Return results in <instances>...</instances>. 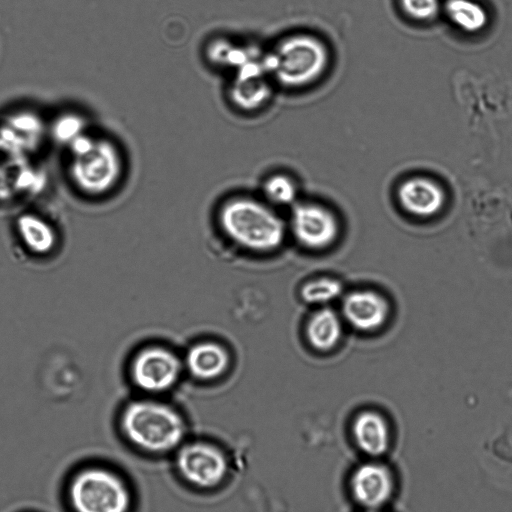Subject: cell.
<instances>
[{"mask_svg": "<svg viewBox=\"0 0 512 512\" xmlns=\"http://www.w3.org/2000/svg\"><path fill=\"white\" fill-rule=\"evenodd\" d=\"M119 424L125 440L147 455L174 454L187 440L184 416L169 403L151 397L129 402Z\"/></svg>", "mask_w": 512, "mask_h": 512, "instance_id": "6da1fadb", "label": "cell"}, {"mask_svg": "<svg viewBox=\"0 0 512 512\" xmlns=\"http://www.w3.org/2000/svg\"><path fill=\"white\" fill-rule=\"evenodd\" d=\"M218 219L225 235L249 251L271 252L279 248L285 239L283 218L262 197L231 196L221 204Z\"/></svg>", "mask_w": 512, "mask_h": 512, "instance_id": "7a4b0ae2", "label": "cell"}, {"mask_svg": "<svg viewBox=\"0 0 512 512\" xmlns=\"http://www.w3.org/2000/svg\"><path fill=\"white\" fill-rule=\"evenodd\" d=\"M264 61L275 86L296 90L321 77L328 65L329 53L318 37L295 32L282 36L265 50Z\"/></svg>", "mask_w": 512, "mask_h": 512, "instance_id": "3957f363", "label": "cell"}, {"mask_svg": "<svg viewBox=\"0 0 512 512\" xmlns=\"http://www.w3.org/2000/svg\"><path fill=\"white\" fill-rule=\"evenodd\" d=\"M68 492L75 512H131L133 509L134 496L127 480L103 466L77 472Z\"/></svg>", "mask_w": 512, "mask_h": 512, "instance_id": "277c9868", "label": "cell"}, {"mask_svg": "<svg viewBox=\"0 0 512 512\" xmlns=\"http://www.w3.org/2000/svg\"><path fill=\"white\" fill-rule=\"evenodd\" d=\"M125 173V158L116 142L96 137L92 148L80 156H72L69 176L83 193L99 196L113 190Z\"/></svg>", "mask_w": 512, "mask_h": 512, "instance_id": "5b68a950", "label": "cell"}, {"mask_svg": "<svg viewBox=\"0 0 512 512\" xmlns=\"http://www.w3.org/2000/svg\"><path fill=\"white\" fill-rule=\"evenodd\" d=\"M178 476L190 487L210 491L223 485L230 472V460L218 444L186 440L173 454Z\"/></svg>", "mask_w": 512, "mask_h": 512, "instance_id": "8992f818", "label": "cell"}, {"mask_svg": "<svg viewBox=\"0 0 512 512\" xmlns=\"http://www.w3.org/2000/svg\"><path fill=\"white\" fill-rule=\"evenodd\" d=\"M264 55L265 51L261 50L231 73L226 87V98L238 112H259L272 99L275 85L267 73Z\"/></svg>", "mask_w": 512, "mask_h": 512, "instance_id": "52a82bcc", "label": "cell"}, {"mask_svg": "<svg viewBox=\"0 0 512 512\" xmlns=\"http://www.w3.org/2000/svg\"><path fill=\"white\" fill-rule=\"evenodd\" d=\"M184 362L167 347L150 345L139 350L130 365L133 384L142 392L160 394L178 382Z\"/></svg>", "mask_w": 512, "mask_h": 512, "instance_id": "ba28073f", "label": "cell"}, {"mask_svg": "<svg viewBox=\"0 0 512 512\" xmlns=\"http://www.w3.org/2000/svg\"><path fill=\"white\" fill-rule=\"evenodd\" d=\"M289 225L296 241L309 249L325 248L338 235V222L334 214L314 202L297 201L291 207Z\"/></svg>", "mask_w": 512, "mask_h": 512, "instance_id": "9c48e42d", "label": "cell"}, {"mask_svg": "<svg viewBox=\"0 0 512 512\" xmlns=\"http://www.w3.org/2000/svg\"><path fill=\"white\" fill-rule=\"evenodd\" d=\"M396 484L392 470L379 461L358 465L349 480L353 500L366 510H379L393 497Z\"/></svg>", "mask_w": 512, "mask_h": 512, "instance_id": "30bf717a", "label": "cell"}, {"mask_svg": "<svg viewBox=\"0 0 512 512\" xmlns=\"http://www.w3.org/2000/svg\"><path fill=\"white\" fill-rule=\"evenodd\" d=\"M351 436L356 448L372 458L388 452L393 440L389 421L375 410H364L354 417Z\"/></svg>", "mask_w": 512, "mask_h": 512, "instance_id": "8fae6325", "label": "cell"}, {"mask_svg": "<svg viewBox=\"0 0 512 512\" xmlns=\"http://www.w3.org/2000/svg\"><path fill=\"white\" fill-rule=\"evenodd\" d=\"M345 320L355 329L370 332L380 328L387 320L389 307L386 300L370 290L349 293L342 302Z\"/></svg>", "mask_w": 512, "mask_h": 512, "instance_id": "7c38bea8", "label": "cell"}, {"mask_svg": "<svg viewBox=\"0 0 512 512\" xmlns=\"http://www.w3.org/2000/svg\"><path fill=\"white\" fill-rule=\"evenodd\" d=\"M402 207L412 215L429 217L437 214L445 202L442 188L425 177H413L404 181L398 189Z\"/></svg>", "mask_w": 512, "mask_h": 512, "instance_id": "4fadbf2b", "label": "cell"}, {"mask_svg": "<svg viewBox=\"0 0 512 512\" xmlns=\"http://www.w3.org/2000/svg\"><path fill=\"white\" fill-rule=\"evenodd\" d=\"M229 365L228 350L215 341L193 344L188 349L184 360V366L188 372L201 381H211L221 377Z\"/></svg>", "mask_w": 512, "mask_h": 512, "instance_id": "5bb4252c", "label": "cell"}, {"mask_svg": "<svg viewBox=\"0 0 512 512\" xmlns=\"http://www.w3.org/2000/svg\"><path fill=\"white\" fill-rule=\"evenodd\" d=\"M259 51L255 46L244 45L226 37H214L205 46V57L212 66L232 73Z\"/></svg>", "mask_w": 512, "mask_h": 512, "instance_id": "9a60e30c", "label": "cell"}, {"mask_svg": "<svg viewBox=\"0 0 512 512\" xmlns=\"http://www.w3.org/2000/svg\"><path fill=\"white\" fill-rule=\"evenodd\" d=\"M342 335L339 316L332 309L324 307L314 312L306 325V337L309 344L319 351L334 348Z\"/></svg>", "mask_w": 512, "mask_h": 512, "instance_id": "2e32d148", "label": "cell"}, {"mask_svg": "<svg viewBox=\"0 0 512 512\" xmlns=\"http://www.w3.org/2000/svg\"><path fill=\"white\" fill-rule=\"evenodd\" d=\"M16 228L24 245L35 254H47L55 247L56 234L53 227L35 214L20 215Z\"/></svg>", "mask_w": 512, "mask_h": 512, "instance_id": "e0dca14e", "label": "cell"}, {"mask_svg": "<svg viewBox=\"0 0 512 512\" xmlns=\"http://www.w3.org/2000/svg\"><path fill=\"white\" fill-rule=\"evenodd\" d=\"M0 131L4 145L9 141V148L31 149L38 144L42 135V123L35 115L20 113L13 115Z\"/></svg>", "mask_w": 512, "mask_h": 512, "instance_id": "ac0fdd59", "label": "cell"}, {"mask_svg": "<svg viewBox=\"0 0 512 512\" xmlns=\"http://www.w3.org/2000/svg\"><path fill=\"white\" fill-rule=\"evenodd\" d=\"M444 8L450 21L465 32H478L487 25L488 14L476 1L447 0Z\"/></svg>", "mask_w": 512, "mask_h": 512, "instance_id": "d6986e66", "label": "cell"}, {"mask_svg": "<svg viewBox=\"0 0 512 512\" xmlns=\"http://www.w3.org/2000/svg\"><path fill=\"white\" fill-rule=\"evenodd\" d=\"M262 198L272 206H293L298 200L296 180L284 171L269 173L261 184Z\"/></svg>", "mask_w": 512, "mask_h": 512, "instance_id": "ffe728a7", "label": "cell"}, {"mask_svg": "<svg viewBox=\"0 0 512 512\" xmlns=\"http://www.w3.org/2000/svg\"><path fill=\"white\" fill-rule=\"evenodd\" d=\"M343 292L340 281L330 277L310 280L300 288V297L309 304L323 305L337 299Z\"/></svg>", "mask_w": 512, "mask_h": 512, "instance_id": "44dd1931", "label": "cell"}, {"mask_svg": "<svg viewBox=\"0 0 512 512\" xmlns=\"http://www.w3.org/2000/svg\"><path fill=\"white\" fill-rule=\"evenodd\" d=\"M85 120L76 113H64L58 116L51 126V134L55 141L67 144L85 132Z\"/></svg>", "mask_w": 512, "mask_h": 512, "instance_id": "7402d4cb", "label": "cell"}, {"mask_svg": "<svg viewBox=\"0 0 512 512\" xmlns=\"http://www.w3.org/2000/svg\"><path fill=\"white\" fill-rule=\"evenodd\" d=\"M404 12L413 19L426 21L436 16L439 0H400Z\"/></svg>", "mask_w": 512, "mask_h": 512, "instance_id": "603a6c76", "label": "cell"}, {"mask_svg": "<svg viewBox=\"0 0 512 512\" xmlns=\"http://www.w3.org/2000/svg\"><path fill=\"white\" fill-rule=\"evenodd\" d=\"M367 512H380L379 510H367Z\"/></svg>", "mask_w": 512, "mask_h": 512, "instance_id": "cb8c5ba5", "label": "cell"}]
</instances>
